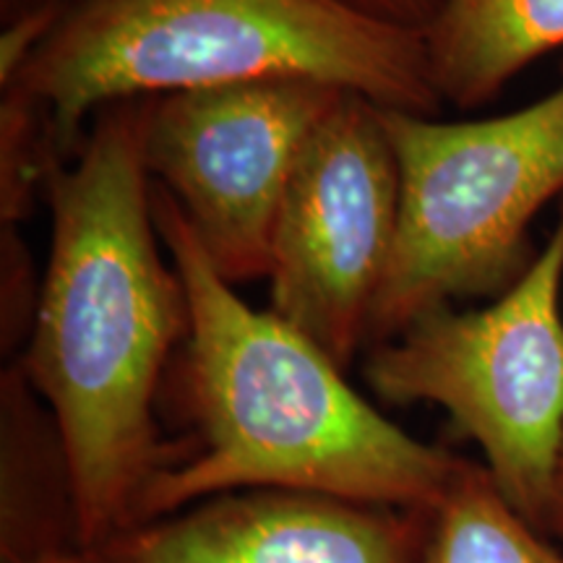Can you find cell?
I'll return each mask as SVG.
<instances>
[{
	"instance_id": "obj_1",
	"label": "cell",
	"mask_w": 563,
	"mask_h": 563,
	"mask_svg": "<svg viewBox=\"0 0 563 563\" xmlns=\"http://www.w3.org/2000/svg\"><path fill=\"white\" fill-rule=\"evenodd\" d=\"M152 97L104 104L47 186L51 253L19 368L47 407L68 470L76 548L136 525L175 456L157 405L191 332V302L154 224L144 129Z\"/></svg>"
},
{
	"instance_id": "obj_2",
	"label": "cell",
	"mask_w": 563,
	"mask_h": 563,
	"mask_svg": "<svg viewBox=\"0 0 563 563\" xmlns=\"http://www.w3.org/2000/svg\"><path fill=\"white\" fill-rule=\"evenodd\" d=\"M152 209L191 302V332L167 382L194 435L146 485L136 525L235 490L431 511L470 460L402 431L319 344L249 306L211 266L178 201L154 183Z\"/></svg>"
},
{
	"instance_id": "obj_3",
	"label": "cell",
	"mask_w": 563,
	"mask_h": 563,
	"mask_svg": "<svg viewBox=\"0 0 563 563\" xmlns=\"http://www.w3.org/2000/svg\"><path fill=\"white\" fill-rule=\"evenodd\" d=\"M272 79L321 81L415 115H439L443 104L422 34L340 0H70L0 81V125L63 167L104 104Z\"/></svg>"
},
{
	"instance_id": "obj_4",
	"label": "cell",
	"mask_w": 563,
	"mask_h": 563,
	"mask_svg": "<svg viewBox=\"0 0 563 563\" xmlns=\"http://www.w3.org/2000/svg\"><path fill=\"white\" fill-rule=\"evenodd\" d=\"M378 110L399 162L402 211L365 350L435 308L504 292L538 253L532 222L563 199V81L525 108L475 121Z\"/></svg>"
},
{
	"instance_id": "obj_5",
	"label": "cell",
	"mask_w": 563,
	"mask_h": 563,
	"mask_svg": "<svg viewBox=\"0 0 563 563\" xmlns=\"http://www.w3.org/2000/svg\"><path fill=\"white\" fill-rule=\"evenodd\" d=\"M389 405H435L483 452L506 501L545 532L563 454V201L548 241L483 308L441 306L365 350Z\"/></svg>"
},
{
	"instance_id": "obj_6",
	"label": "cell",
	"mask_w": 563,
	"mask_h": 563,
	"mask_svg": "<svg viewBox=\"0 0 563 563\" xmlns=\"http://www.w3.org/2000/svg\"><path fill=\"white\" fill-rule=\"evenodd\" d=\"M402 211V178L382 110L344 95L316 125L272 238V308L347 371L368 321Z\"/></svg>"
},
{
	"instance_id": "obj_7",
	"label": "cell",
	"mask_w": 563,
	"mask_h": 563,
	"mask_svg": "<svg viewBox=\"0 0 563 563\" xmlns=\"http://www.w3.org/2000/svg\"><path fill=\"white\" fill-rule=\"evenodd\" d=\"M350 91L272 79L152 97L144 162L232 287L266 279L272 238L308 139Z\"/></svg>"
},
{
	"instance_id": "obj_8",
	"label": "cell",
	"mask_w": 563,
	"mask_h": 563,
	"mask_svg": "<svg viewBox=\"0 0 563 563\" xmlns=\"http://www.w3.org/2000/svg\"><path fill=\"white\" fill-rule=\"evenodd\" d=\"M428 511L302 490H235L133 525L87 563H422Z\"/></svg>"
},
{
	"instance_id": "obj_9",
	"label": "cell",
	"mask_w": 563,
	"mask_h": 563,
	"mask_svg": "<svg viewBox=\"0 0 563 563\" xmlns=\"http://www.w3.org/2000/svg\"><path fill=\"white\" fill-rule=\"evenodd\" d=\"M443 104L475 110L532 63L563 47V0H441L422 32Z\"/></svg>"
},
{
	"instance_id": "obj_10",
	"label": "cell",
	"mask_w": 563,
	"mask_h": 563,
	"mask_svg": "<svg viewBox=\"0 0 563 563\" xmlns=\"http://www.w3.org/2000/svg\"><path fill=\"white\" fill-rule=\"evenodd\" d=\"M422 563H563V548L506 501L483 462L470 460L428 511Z\"/></svg>"
},
{
	"instance_id": "obj_11",
	"label": "cell",
	"mask_w": 563,
	"mask_h": 563,
	"mask_svg": "<svg viewBox=\"0 0 563 563\" xmlns=\"http://www.w3.org/2000/svg\"><path fill=\"white\" fill-rule=\"evenodd\" d=\"M34 258L16 224H0V327L3 347L30 340L42 277H34Z\"/></svg>"
},
{
	"instance_id": "obj_12",
	"label": "cell",
	"mask_w": 563,
	"mask_h": 563,
	"mask_svg": "<svg viewBox=\"0 0 563 563\" xmlns=\"http://www.w3.org/2000/svg\"><path fill=\"white\" fill-rule=\"evenodd\" d=\"M70 0H47L37 9L24 11L21 16L5 21L0 32V81L11 79L24 60L37 51L47 34L55 30Z\"/></svg>"
},
{
	"instance_id": "obj_13",
	"label": "cell",
	"mask_w": 563,
	"mask_h": 563,
	"mask_svg": "<svg viewBox=\"0 0 563 563\" xmlns=\"http://www.w3.org/2000/svg\"><path fill=\"white\" fill-rule=\"evenodd\" d=\"M340 3L382 24L422 34L439 11L441 0H340Z\"/></svg>"
},
{
	"instance_id": "obj_14",
	"label": "cell",
	"mask_w": 563,
	"mask_h": 563,
	"mask_svg": "<svg viewBox=\"0 0 563 563\" xmlns=\"http://www.w3.org/2000/svg\"><path fill=\"white\" fill-rule=\"evenodd\" d=\"M545 534L548 538L559 540V548H563V454H561L559 470H555L551 506H548V519H545Z\"/></svg>"
},
{
	"instance_id": "obj_15",
	"label": "cell",
	"mask_w": 563,
	"mask_h": 563,
	"mask_svg": "<svg viewBox=\"0 0 563 563\" xmlns=\"http://www.w3.org/2000/svg\"><path fill=\"white\" fill-rule=\"evenodd\" d=\"M5 563H87L84 559L81 548H74V551H45V553H34V555H21V559H11Z\"/></svg>"
},
{
	"instance_id": "obj_16",
	"label": "cell",
	"mask_w": 563,
	"mask_h": 563,
	"mask_svg": "<svg viewBox=\"0 0 563 563\" xmlns=\"http://www.w3.org/2000/svg\"><path fill=\"white\" fill-rule=\"evenodd\" d=\"M42 3H47V0H0V19H3L5 24V21L16 19L30 9H37Z\"/></svg>"
}]
</instances>
